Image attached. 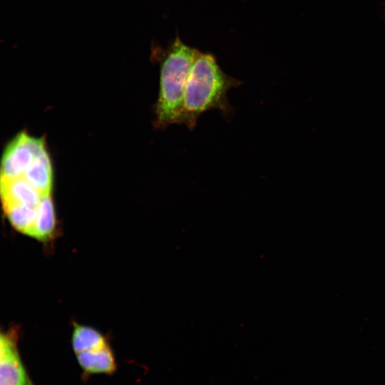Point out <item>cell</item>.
Returning a JSON list of instances; mask_svg holds the SVG:
<instances>
[{"mask_svg":"<svg viewBox=\"0 0 385 385\" xmlns=\"http://www.w3.org/2000/svg\"><path fill=\"white\" fill-rule=\"evenodd\" d=\"M42 197L41 193L22 177H0V198L2 205L19 204L36 207Z\"/></svg>","mask_w":385,"mask_h":385,"instance_id":"5","label":"cell"},{"mask_svg":"<svg viewBox=\"0 0 385 385\" xmlns=\"http://www.w3.org/2000/svg\"><path fill=\"white\" fill-rule=\"evenodd\" d=\"M18 353L14 336L0 331V361Z\"/></svg>","mask_w":385,"mask_h":385,"instance_id":"11","label":"cell"},{"mask_svg":"<svg viewBox=\"0 0 385 385\" xmlns=\"http://www.w3.org/2000/svg\"><path fill=\"white\" fill-rule=\"evenodd\" d=\"M21 177L36 189L43 197L51 194L53 171L46 150L35 159Z\"/></svg>","mask_w":385,"mask_h":385,"instance_id":"6","label":"cell"},{"mask_svg":"<svg viewBox=\"0 0 385 385\" xmlns=\"http://www.w3.org/2000/svg\"><path fill=\"white\" fill-rule=\"evenodd\" d=\"M56 216L51 194L42 197L36 207V218L34 237L48 240L53 233Z\"/></svg>","mask_w":385,"mask_h":385,"instance_id":"10","label":"cell"},{"mask_svg":"<svg viewBox=\"0 0 385 385\" xmlns=\"http://www.w3.org/2000/svg\"><path fill=\"white\" fill-rule=\"evenodd\" d=\"M75 355L82 371V378L85 380L93 375L111 376L118 369L116 358L109 343Z\"/></svg>","mask_w":385,"mask_h":385,"instance_id":"4","label":"cell"},{"mask_svg":"<svg viewBox=\"0 0 385 385\" xmlns=\"http://www.w3.org/2000/svg\"><path fill=\"white\" fill-rule=\"evenodd\" d=\"M36 207L19 204L3 205L4 210L13 227L31 237L34 235Z\"/></svg>","mask_w":385,"mask_h":385,"instance_id":"7","label":"cell"},{"mask_svg":"<svg viewBox=\"0 0 385 385\" xmlns=\"http://www.w3.org/2000/svg\"><path fill=\"white\" fill-rule=\"evenodd\" d=\"M46 149L41 138L19 133L6 148L0 167V177H21L31 164Z\"/></svg>","mask_w":385,"mask_h":385,"instance_id":"3","label":"cell"},{"mask_svg":"<svg viewBox=\"0 0 385 385\" xmlns=\"http://www.w3.org/2000/svg\"><path fill=\"white\" fill-rule=\"evenodd\" d=\"M199 51L177 38L160 62V91L155 107L156 125L178 123L186 83Z\"/></svg>","mask_w":385,"mask_h":385,"instance_id":"2","label":"cell"},{"mask_svg":"<svg viewBox=\"0 0 385 385\" xmlns=\"http://www.w3.org/2000/svg\"><path fill=\"white\" fill-rule=\"evenodd\" d=\"M240 83L225 73L212 55L199 52L188 78L178 123L192 130L205 112L218 110L225 116L230 115L232 107L227 92Z\"/></svg>","mask_w":385,"mask_h":385,"instance_id":"1","label":"cell"},{"mask_svg":"<svg viewBox=\"0 0 385 385\" xmlns=\"http://www.w3.org/2000/svg\"><path fill=\"white\" fill-rule=\"evenodd\" d=\"M107 338L93 327L75 324L71 334V345L76 354L101 347L108 344Z\"/></svg>","mask_w":385,"mask_h":385,"instance_id":"8","label":"cell"},{"mask_svg":"<svg viewBox=\"0 0 385 385\" xmlns=\"http://www.w3.org/2000/svg\"><path fill=\"white\" fill-rule=\"evenodd\" d=\"M0 385H34L19 352L0 361Z\"/></svg>","mask_w":385,"mask_h":385,"instance_id":"9","label":"cell"}]
</instances>
